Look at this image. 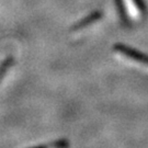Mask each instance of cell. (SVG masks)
<instances>
[{
  "mask_svg": "<svg viewBox=\"0 0 148 148\" xmlns=\"http://www.w3.org/2000/svg\"><path fill=\"white\" fill-rule=\"evenodd\" d=\"M11 64H12V59L8 58V59H5V62L0 65V81L2 80L5 74L8 71V69H9V67L11 66Z\"/></svg>",
  "mask_w": 148,
  "mask_h": 148,
  "instance_id": "3957f363",
  "label": "cell"
},
{
  "mask_svg": "<svg viewBox=\"0 0 148 148\" xmlns=\"http://www.w3.org/2000/svg\"><path fill=\"white\" fill-rule=\"evenodd\" d=\"M116 52L121 55L122 57L126 58L128 62H132V63L137 64V65L143 66V67H148V58L147 57H145V56L140 55V54L133 52L132 49H128V48L123 47V46H117Z\"/></svg>",
  "mask_w": 148,
  "mask_h": 148,
  "instance_id": "6da1fadb",
  "label": "cell"
},
{
  "mask_svg": "<svg viewBox=\"0 0 148 148\" xmlns=\"http://www.w3.org/2000/svg\"><path fill=\"white\" fill-rule=\"evenodd\" d=\"M67 143L66 142H56L53 145H46V146H40L37 148H65Z\"/></svg>",
  "mask_w": 148,
  "mask_h": 148,
  "instance_id": "5b68a950",
  "label": "cell"
},
{
  "mask_svg": "<svg viewBox=\"0 0 148 148\" xmlns=\"http://www.w3.org/2000/svg\"><path fill=\"white\" fill-rule=\"evenodd\" d=\"M98 18H99V14H92L90 18H88V19H86V20H84V21L80 22L77 27H75V30H80V29H84V27H87L88 24H90L91 22L95 21Z\"/></svg>",
  "mask_w": 148,
  "mask_h": 148,
  "instance_id": "277c9868",
  "label": "cell"
},
{
  "mask_svg": "<svg viewBox=\"0 0 148 148\" xmlns=\"http://www.w3.org/2000/svg\"><path fill=\"white\" fill-rule=\"evenodd\" d=\"M123 3L126 9L127 14L132 20L137 21L140 19V10H139L138 5H136L135 0H123Z\"/></svg>",
  "mask_w": 148,
  "mask_h": 148,
  "instance_id": "7a4b0ae2",
  "label": "cell"
}]
</instances>
